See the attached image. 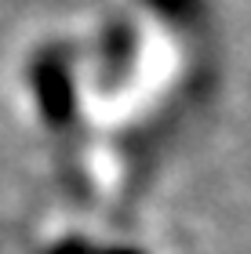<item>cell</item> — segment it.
Returning a JSON list of instances; mask_svg holds the SVG:
<instances>
[{"label": "cell", "mask_w": 251, "mask_h": 254, "mask_svg": "<svg viewBox=\"0 0 251 254\" xmlns=\"http://www.w3.org/2000/svg\"><path fill=\"white\" fill-rule=\"evenodd\" d=\"M153 18H161L167 29L182 37H197L211 22V4L208 0H139Z\"/></svg>", "instance_id": "3"}, {"label": "cell", "mask_w": 251, "mask_h": 254, "mask_svg": "<svg viewBox=\"0 0 251 254\" xmlns=\"http://www.w3.org/2000/svg\"><path fill=\"white\" fill-rule=\"evenodd\" d=\"M91 247L84 244V240H62V244L59 247H51L48 254H87Z\"/></svg>", "instance_id": "4"}, {"label": "cell", "mask_w": 251, "mask_h": 254, "mask_svg": "<svg viewBox=\"0 0 251 254\" xmlns=\"http://www.w3.org/2000/svg\"><path fill=\"white\" fill-rule=\"evenodd\" d=\"M102 254H142V251H135V247H109V251H102Z\"/></svg>", "instance_id": "5"}, {"label": "cell", "mask_w": 251, "mask_h": 254, "mask_svg": "<svg viewBox=\"0 0 251 254\" xmlns=\"http://www.w3.org/2000/svg\"><path fill=\"white\" fill-rule=\"evenodd\" d=\"M26 84L40 120L51 131H73L81 120V91H77V65L66 44H44L33 51L26 65Z\"/></svg>", "instance_id": "1"}, {"label": "cell", "mask_w": 251, "mask_h": 254, "mask_svg": "<svg viewBox=\"0 0 251 254\" xmlns=\"http://www.w3.org/2000/svg\"><path fill=\"white\" fill-rule=\"evenodd\" d=\"M142 59V33L128 15L106 18L95 40V69H91V84L102 95H117L131 84L135 69Z\"/></svg>", "instance_id": "2"}]
</instances>
